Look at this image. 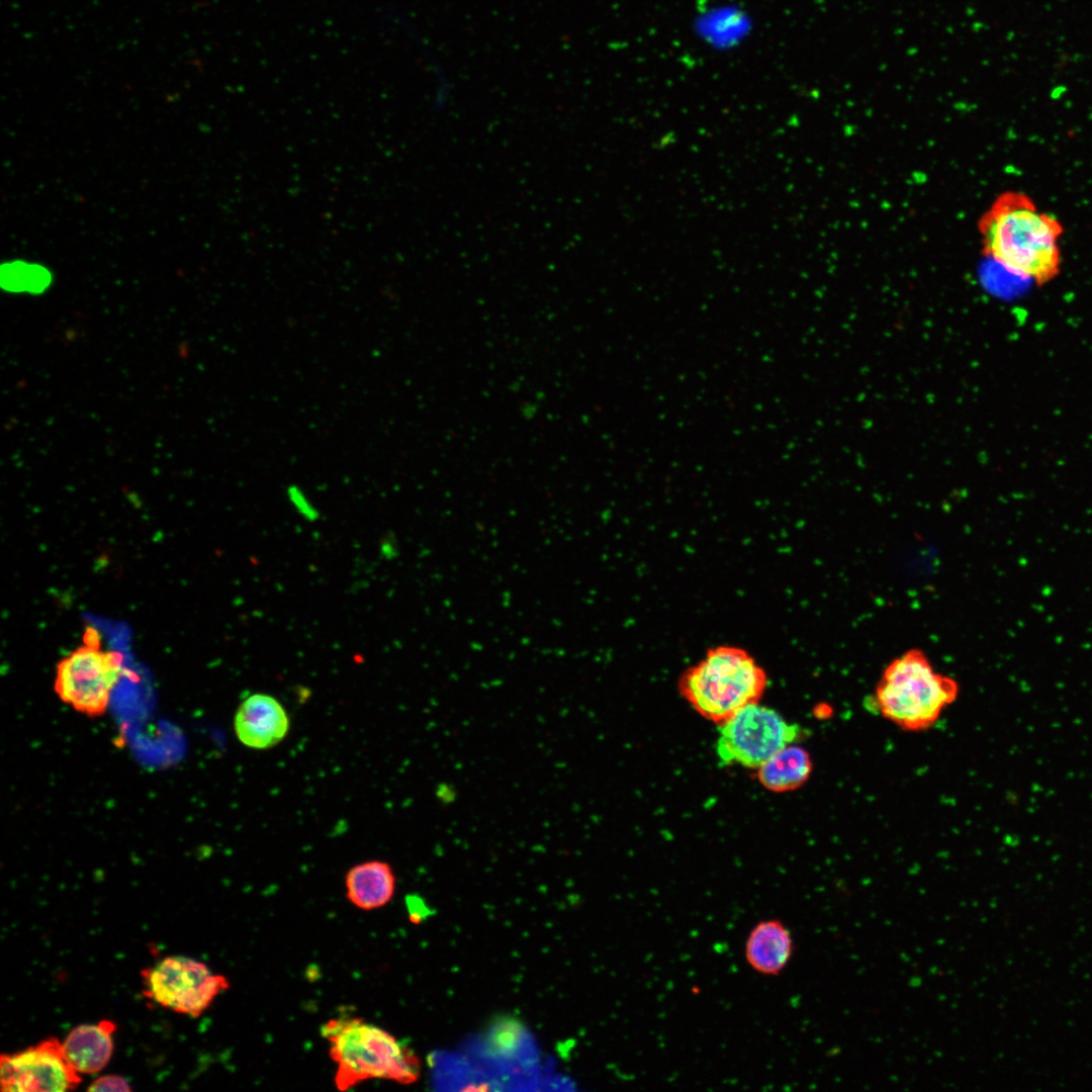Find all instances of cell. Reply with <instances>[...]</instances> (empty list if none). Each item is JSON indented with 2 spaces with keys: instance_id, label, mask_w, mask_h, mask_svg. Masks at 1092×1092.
Here are the masks:
<instances>
[{
  "instance_id": "1",
  "label": "cell",
  "mask_w": 1092,
  "mask_h": 1092,
  "mask_svg": "<svg viewBox=\"0 0 1092 1092\" xmlns=\"http://www.w3.org/2000/svg\"><path fill=\"white\" fill-rule=\"evenodd\" d=\"M980 231L987 255L1009 273L1038 286L1060 275L1063 225L1054 214L1040 211L1026 193L999 195L981 218Z\"/></svg>"
},
{
  "instance_id": "2",
  "label": "cell",
  "mask_w": 1092,
  "mask_h": 1092,
  "mask_svg": "<svg viewBox=\"0 0 1092 1092\" xmlns=\"http://www.w3.org/2000/svg\"><path fill=\"white\" fill-rule=\"evenodd\" d=\"M322 1035L337 1065L335 1085L346 1091L369 1079L412 1084L421 1075L415 1052L388 1031L358 1017H339L326 1022Z\"/></svg>"
},
{
  "instance_id": "9",
  "label": "cell",
  "mask_w": 1092,
  "mask_h": 1092,
  "mask_svg": "<svg viewBox=\"0 0 1092 1092\" xmlns=\"http://www.w3.org/2000/svg\"><path fill=\"white\" fill-rule=\"evenodd\" d=\"M234 728L246 746L266 749L283 740L289 730V717L281 703L266 694H253L238 707Z\"/></svg>"
},
{
  "instance_id": "6",
  "label": "cell",
  "mask_w": 1092,
  "mask_h": 1092,
  "mask_svg": "<svg viewBox=\"0 0 1092 1092\" xmlns=\"http://www.w3.org/2000/svg\"><path fill=\"white\" fill-rule=\"evenodd\" d=\"M716 752L722 762L757 769L784 747L797 742L803 729L777 711L752 703L719 724Z\"/></svg>"
},
{
  "instance_id": "7",
  "label": "cell",
  "mask_w": 1092,
  "mask_h": 1092,
  "mask_svg": "<svg viewBox=\"0 0 1092 1092\" xmlns=\"http://www.w3.org/2000/svg\"><path fill=\"white\" fill-rule=\"evenodd\" d=\"M144 994L177 1013L197 1017L229 988L225 977L203 963L182 956L166 957L142 972Z\"/></svg>"
},
{
  "instance_id": "14",
  "label": "cell",
  "mask_w": 1092,
  "mask_h": 1092,
  "mask_svg": "<svg viewBox=\"0 0 1092 1092\" xmlns=\"http://www.w3.org/2000/svg\"><path fill=\"white\" fill-rule=\"evenodd\" d=\"M52 282V272L39 263L14 259L1 266V285L9 292L39 294Z\"/></svg>"
},
{
  "instance_id": "13",
  "label": "cell",
  "mask_w": 1092,
  "mask_h": 1092,
  "mask_svg": "<svg viewBox=\"0 0 1092 1092\" xmlns=\"http://www.w3.org/2000/svg\"><path fill=\"white\" fill-rule=\"evenodd\" d=\"M813 769L810 753L794 743L784 747L757 768V779L767 790L783 793L797 790Z\"/></svg>"
},
{
  "instance_id": "4",
  "label": "cell",
  "mask_w": 1092,
  "mask_h": 1092,
  "mask_svg": "<svg viewBox=\"0 0 1092 1092\" xmlns=\"http://www.w3.org/2000/svg\"><path fill=\"white\" fill-rule=\"evenodd\" d=\"M767 675L744 648L718 645L687 669L679 693L702 717L718 725L746 705L757 703Z\"/></svg>"
},
{
  "instance_id": "15",
  "label": "cell",
  "mask_w": 1092,
  "mask_h": 1092,
  "mask_svg": "<svg viewBox=\"0 0 1092 1092\" xmlns=\"http://www.w3.org/2000/svg\"><path fill=\"white\" fill-rule=\"evenodd\" d=\"M88 1091H130L131 1088L125 1078L119 1075H106L96 1078L87 1088Z\"/></svg>"
},
{
  "instance_id": "11",
  "label": "cell",
  "mask_w": 1092,
  "mask_h": 1092,
  "mask_svg": "<svg viewBox=\"0 0 1092 1092\" xmlns=\"http://www.w3.org/2000/svg\"><path fill=\"white\" fill-rule=\"evenodd\" d=\"M115 1028L114 1022L107 1019L76 1026L62 1042L66 1061L79 1074L100 1072L111 1059Z\"/></svg>"
},
{
  "instance_id": "16",
  "label": "cell",
  "mask_w": 1092,
  "mask_h": 1092,
  "mask_svg": "<svg viewBox=\"0 0 1092 1092\" xmlns=\"http://www.w3.org/2000/svg\"><path fill=\"white\" fill-rule=\"evenodd\" d=\"M287 495L292 505L301 515H303L307 519L316 518V511L313 509V507L308 502L307 497L299 487H297L296 485H290L287 489Z\"/></svg>"
},
{
  "instance_id": "10",
  "label": "cell",
  "mask_w": 1092,
  "mask_h": 1092,
  "mask_svg": "<svg viewBox=\"0 0 1092 1092\" xmlns=\"http://www.w3.org/2000/svg\"><path fill=\"white\" fill-rule=\"evenodd\" d=\"M794 952L791 930L779 919L756 923L745 941V960L749 967L763 976H778L788 966Z\"/></svg>"
},
{
  "instance_id": "5",
  "label": "cell",
  "mask_w": 1092,
  "mask_h": 1092,
  "mask_svg": "<svg viewBox=\"0 0 1092 1092\" xmlns=\"http://www.w3.org/2000/svg\"><path fill=\"white\" fill-rule=\"evenodd\" d=\"M84 644L57 664L54 689L60 700L90 717L103 715L122 671V655L103 650L96 630L86 631Z\"/></svg>"
},
{
  "instance_id": "8",
  "label": "cell",
  "mask_w": 1092,
  "mask_h": 1092,
  "mask_svg": "<svg viewBox=\"0 0 1092 1092\" xmlns=\"http://www.w3.org/2000/svg\"><path fill=\"white\" fill-rule=\"evenodd\" d=\"M2 1091L64 1092L75 1089L81 1077L66 1061L55 1037L0 1059Z\"/></svg>"
},
{
  "instance_id": "3",
  "label": "cell",
  "mask_w": 1092,
  "mask_h": 1092,
  "mask_svg": "<svg viewBox=\"0 0 1092 1092\" xmlns=\"http://www.w3.org/2000/svg\"><path fill=\"white\" fill-rule=\"evenodd\" d=\"M958 681L937 672L919 648H910L884 668L872 697L885 719L905 731H924L958 698Z\"/></svg>"
},
{
  "instance_id": "12",
  "label": "cell",
  "mask_w": 1092,
  "mask_h": 1092,
  "mask_svg": "<svg viewBox=\"0 0 1092 1092\" xmlns=\"http://www.w3.org/2000/svg\"><path fill=\"white\" fill-rule=\"evenodd\" d=\"M347 898L362 910L386 905L395 891V875L383 860H367L352 867L346 874Z\"/></svg>"
}]
</instances>
